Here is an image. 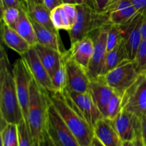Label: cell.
<instances>
[{
  "label": "cell",
  "instance_id": "1",
  "mask_svg": "<svg viewBox=\"0 0 146 146\" xmlns=\"http://www.w3.org/2000/svg\"><path fill=\"white\" fill-rule=\"evenodd\" d=\"M0 115L1 121L18 125L23 119L16 88L13 66L4 46H0Z\"/></svg>",
  "mask_w": 146,
  "mask_h": 146
},
{
  "label": "cell",
  "instance_id": "2",
  "mask_svg": "<svg viewBox=\"0 0 146 146\" xmlns=\"http://www.w3.org/2000/svg\"><path fill=\"white\" fill-rule=\"evenodd\" d=\"M50 101L81 146H91L94 138V127L85 119L64 92L47 93Z\"/></svg>",
  "mask_w": 146,
  "mask_h": 146
},
{
  "label": "cell",
  "instance_id": "3",
  "mask_svg": "<svg viewBox=\"0 0 146 146\" xmlns=\"http://www.w3.org/2000/svg\"><path fill=\"white\" fill-rule=\"evenodd\" d=\"M49 98L44 91L32 78L30 87V100L28 116L26 122L28 124L34 146H40L46 128Z\"/></svg>",
  "mask_w": 146,
  "mask_h": 146
},
{
  "label": "cell",
  "instance_id": "4",
  "mask_svg": "<svg viewBox=\"0 0 146 146\" xmlns=\"http://www.w3.org/2000/svg\"><path fill=\"white\" fill-rule=\"evenodd\" d=\"M76 20L72 29L68 31L71 44L111 24L107 14L96 10L91 4H76Z\"/></svg>",
  "mask_w": 146,
  "mask_h": 146
},
{
  "label": "cell",
  "instance_id": "5",
  "mask_svg": "<svg viewBox=\"0 0 146 146\" xmlns=\"http://www.w3.org/2000/svg\"><path fill=\"white\" fill-rule=\"evenodd\" d=\"M140 75L135 61L128 59L101 77L114 92L123 96Z\"/></svg>",
  "mask_w": 146,
  "mask_h": 146
},
{
  "label": "cell",
  "instance_id": "6",
  "mask_svg": "<svg viewBox=\"0 0 146 146\" xmlns=\"http://www.w3.org/2000/svg\"><path fill=\"white\" fill-rule=\"evenodd\" d=\"M46 130L56 146H81L50 100Z\"/></svg>",
  "mask_w": 146,
  "mask_h": 146
},
{
  "label": "cell",
  "instance_id": "7",
  "mask_svg": "<svg viewBox=\"0 0 146 146\" xmlns=\"http://www.w3.org/2000/svg\"><path fill=\"white\" fill-rule=\"evenodd\" d=\"M122 109L141 118L146 115V76L141 74L123 95Z\"/></svg>",
  "mask_w": 146,
  "mask_h": 146
},
{
  "label": "cell",
  "instance_id": "8",
  "mask_svg": "<svg viewBox=\"0 0 146 146\" xmlns=\"http://www.w3.org/2000/svg\"><path fill=\"white\" fill-rule=\"evenodd\" d=\"M13 71L19 101L24 115V119L27 121L29 106L30 87L33 76L25 60L21 56L14 62Z\"/></svg>",
  "mask_w": 146,
  "mask_h": 146
},
{
  "label": "cell",
  "instance_id": "9",
  "mask_svg": "<svg viewBox=\"0 0 146 146\" xmlns=\"http://www.w3.org/2000/svg\"><path fill=\"white\" fill-rule=\"evenodd\" d=\"M111 24L105 26L90 34L94 42V49L91 62L87 69L90 79L101 76L104 69L107 53V34Z\"/></svg>",
  "mask_w": 146,
  "mask_h": 146
},
{
  "label": "cell",
  "instance_id": "10",
  "mask_svg": "<svg viewBox=\"0 0 146 146\" xmlns=\"http://www.w3.org/2000/svg\"><path fill=\"white\" fill-rule=\"evenodd\" d=\"M67 74V89L78 93L89 91L91 79L86 69L77 64L68 56L67 51L64 53Z\"/></svg>",
  "mask_w": 146,
  "mask_h": 146
},
{
  "label": "cell",
  "instance_id": "11",
  "mask_svg": "<svg viewBox=\"0 0 146 146\" xmlns=\"http://www.w3.org/2000/svg\"><path fill=\"white\" fill-rule=\"evenodd\" d=\"M142 13L138 12L125 24L120 25L122 30L123 40L131 60H134L143 40L141 34Z\"/></svg>",
  "mask_w": 146,
  "mask_h": 146
},
{
  "label": "cell",
  "instance_id": "12",
  "mask_svg": "<svg viewBox=\"0 0 146 146\" xmlns=\"http://www.w3.org/2000/svg\"><path fill=\"white\" fill-rule=\"evenodd\" d=\"M64 92L93 127L98 120L104 117L94 102L89 91L78 93L66 88Z\"/></svg>",
  "mask_w": 146,
  "mask_h": 146
},
{
  "label": "cell",
  "instance_id": "13",
  "mask_svg": "<svg viewBox=\"0 0 146 146\" xmlns=\"http://www.w3.org/2000/svg\"><path fill=\"white\" fill-rule=\"evenodd\" d=\"M21 57L24 58L33 78L40 87L47 93L54 92V89L51 84V76L41 63L34 47L31 46Z\"/></svg>",
  "mask_w": 146,
  "mask_h": 146
},
{
  "label": "cell",
  "instance_id": "14",
  "mask_svg": "<svg viewBox=\"0 0 146 146\" xmlns=\"http://www.w3.org/2000/svg\"><path fill=\"white\" fill-rule=\"evenodd\" d=\"M113 122L123 141H133L141 133V118L129 111L122 109Z\"/></svg>",
  "mask_w": 146,
  "mask_h": 146
},
{
  "label": "cell",
  "instance_id": "15",
  "mask_svg": "<svg viewBox=\"0 0 146 146\" xmlns=\"http://www.w3.org/2000/svg\"><path fill=\"white\" fill-rule=\"evenodd\" d=\"M110 24L122 25L138 13L130 0H110L104 9Z\"/></svg>",
  "mask_w": 146,
  "mask_h": 146
},
{
  "label": "cell",
  "instance_id": "16",
  "mask_svg": "<svg viewBox=\"0 0 146 146\" xmlns=\"http://www.w3.org/2000/svg\"><path fill=\"white\" fill-rule=\"evenodd\" d=\"M94 135L105 146H123V142L113 120L103 117L94 125Z\"/></svg>",
  "mask_w": 146,
  "mask_h": 146
},
{
  "label": "cell",
  "instance_id": "17",
  "mask_svg": "<svg viewBox=\"0 0 146 146\" xmlns=\"http://www.w3.org/2000/svg\"><path fill=\"white\" fill-rule=\"evenodd\" d=\"M94 49V42L90 35L71 44L68 56L85 69H88Z\"/></svg>",
  "mask_w": 146,
  "mask_h": 146
},
{
  "label": "cell",
  "instance_id": "18",
  "mask_svg": "<svg viewBox=\"0 0 146 146\" xmlns=\"http://www.w3.org/2000/svg\"><path fill=\"white\" fill-rule=\"evenodd\" d=\"M89 93L103 116L106 117L107 107L114 93L113 90L106 84L102 77L99 76L91 80Z\"/></svg>",
  "mask_w": 146,
  "mask_h": 146
},
{
  "label": "cell",
  "instance_id": "19",
  "mask_svg": "<svg viewBox=\"0 0 146 146\" xmlns=\"http://www.w3.org/2000/svg\"><path fill=\"white\" fill-rule=\"evenodd\" d=\"M1 39L4 45L22 56L31 48L28 42L14 29L1 22Z\"/></svg>",
  "mask_w": 146,
  "mask_h": 146
},
{
  "label": "cell",
  "instance_id": "20",
  "mask_svg": "<svg viewBox=\"0 0 146 146\" xmlns=\"http://www.w3.org/2000/svg\"><path fill=\"white\" fill-rule=\"evenodd\" d=\"M34 47L36 51L41 63L46 69L48 71L50 76H51L62 62L64 53L54 48L41 45L38 43H37Z\"/></svg>",
  "mask_w": 146,
  "mask_h": 146
},
{
  "label": "cell",
  "instance_id": "21",
  "mask_svg": "<svg viewBox=\"0 0 146 146\" xmlns=\"http://www.w3.org/2000/svg\"><path fill=\"white\" fill-rule=\"evenodd\" d=\"M31 21L35 29L38 44L56 49L62 53H65L66 51L62 45L59 32H56L33 20Z\"/></svg>",
  "mask_w": 146,
  "mask_h": 146
},
{
  "label": "cell",
  "instance_id": "22",
  "mask_svg": "<svg viewBox=\"0 0 146 146\" xmlns=\"http://www.w3.org/2000/svg\"><path fill=\"white\" fill-rule=\"evenodd\" d=\"M13 29L16 30L31 46H34L38 43L32 21L27 13V9H21L20 15Z\"/></svg>",
  "mask_w": 146,
  "mask_h": 146
},
{
  "label": "cell",
  "instance_id": "23",
  "mask_svg": "<svg viewBox=\"0 0 146 146\" xmlns=\"http://www.w3.org/2000/svg\"><path fill=\"white\" fill-rule=\"evenodd\" d=\"M27 11L31 20L52 31L59 32L53 25L51 19V11L44 4H36L28 1Z\"/></svg>",
  "mask_w": 146,
  "mask_h": 146
},
{
  "label": "cell",
  "instance_id": "24",
  "mask_svg": "<svg viewBox=\"0 0 146 146\" xmlns=\"http://www.w3.org/2000/svg\"><path fill=\"white\" fill-rule=\"evenodd\" d=\"M128 59H130L129 56H128L127 49L123 40L116 47L107 53L104 69H103L101 76L108 73L111 70L115 68V67L122 64L123 61Z\"/></svg>",
  "mask_w": 146,
  "mask_h": 146
},
{
  "label": "cell",
  "instance_id": "25",
  "mask_svg": "<svg viewBox=\"0 0 146 146\" xmlns=\"http://www.w3.org/2000/svg\"><path fill=\"white\" fill-rule=\"evenodd\" d=\"M1 146H19L18 125L1 121Z\"/></svg>",
  "mask_w": 146,
  "mask_h": 146
},
{
  "label": "cell",
  "instance_id": "26",
  "mask_svg": "<svg viewBox=\"0 0 146 146\" xmlns=\"http://www.w3.org/2000/svg\"><path fill=\"white\" fill-rule=\"evenodd\" d=\"M51 84L54 87V91L64 92L67 88V74L66 68L65 59H63L59 67L51 76Z\"/></svg>",
  "mask_w": 146,
  "mask_h": 146
},
{
  "label": "cell",
  "instance_id": "27",
  "mask_svg": "<svg viewBox=\"0 0 146 146\" xmlns=\"http://www.w3.org/2000/svg\"><path fill=\"white\" fill-rule=\"evenodd\" d=\"M123 41L122 30L120 26L111 24L107 34V50L108 51L113 49Z\"/></svg>",
  "mask_w": 146,
  "mask_h": 146
},
{
  "label": "cell",
  "instance_id": "28",
  "mask_svg": "<svg viewBox=\"0 0 146 146\" xmlns=\"http://www.w3.org/2000/svg\"><path fill=\"white\" fill-rule=\"evenodd\" d=\"M122 102L123 96L114 92L108 103L105 118L113 120L122 110Z\"/></svg>",
  "mask_w": 146,
  "mask_h": 146
},
{
  "label": "cell",
  "instance_id": "29",
  "mask_svg": "<svg viewBox=\"0 0 146 146\" xmlns=\"http://www.w3.org/2000/svg\"><path fill=\"white\" fill-rule=\"evenodd\" d=\"M19 146H34L28 124L23 119L18 124Z\"/></svg>",
  "mask_w": 146,
  "mask_h": 146
},
{
  "label": "cell",
  "instance_id": "30",
  "mask_svg": "<svg viewBox=\"0 0 146 146\" xmlns=\"http://www.w3.org/2000/svg\"><path fill=\"white\" fill-rule=\"evenodd\" d=\"M21 9L9 7L1 11V22L11 27H14L20 15Z\"/></svg>",
  "mask_w": 146,
  "mask_h": 146
},
{
  "label": "cell",
  "instance_id": "31",
  "mask_svg": "<svg viewBox=\"0 0 146 146\" xmlns=\"http://www.w3.org/2000/svg\"><path fill=\"white\" fill-rule=\"evenodd\" d=\"M139 74L146 71V39H143L134 59Z\"/></svg>",
  "mask_w": 146,
  "mask_h": 146
},
{
  "label": "cell",
  "instance_id": "32",
  "mask_svg": "<svg viewBox=\"0 0 146 146\" xmlns=\"http://www.w3.org/2000/svg\"><path fill=\"white\" fill-rule=\"evenodd\" d=\"M61 6L54 9L52 11H51V21H52L54 27H55L58 31H60V30H64V23H63L62 16H61Z\"/></svg>",
  "mask_w": 146,
  "mask_h": 146
},
{
  "label": "cell",
  "instance_id": "33",
  "mask_svg": "<svg viewBox=\"0 0 146 146\" xmlns=\"http://www.w3.org/2000/svg\"><path fill=\"white\" fill-rule=\"evenodd\" d=\"M63 9L65 11L68 19H69L70 23L71 26L74 25L76 22V20L77 18V7L76 4H63Z\"/></svg>",
  "mask_w": 146,
  "mask_h": 146
},
{
  "label": "cell",
  "instance_id": "34",
  "mask_svg": "<svg viewBox=\"0 0 146 146\" xmlns=\"http://www.w3.org/2000/svg\"><path fill=\"white\" fill-rule=\"evenodd\" d=\"M0 1H1V11L7 8H9V7H16V8L19 9H27L20 0H0Z\"/></svg>",
  "mask_w": 146,
  "mask_h": 146
},
{
  "label": "cell",
  "instance_id": "35",
  "mask_svg": "<svg viewBox=\"0 0 146 146\" xmlns=\"http://www.w3.org/2000/svg\"><path fill=\"white\" fill-rule=\"evenodd\" d=\"M138 12H146V0H130Z\"/></svg>",
  "mask_w": 146,
  "mask_h": 146
},
{
  "label": "cell",
  "instance_id": "36",
  "mask_svg": "<svg viewBox=\"0 0 146 146\" xmlns=\"http://www.w3.org/2000/svg\"><path fill=\"white\" fill-rule=\"evenodd\" d=\"M110 0H91V5L98 11H104Z\"/></svg>",
  "mask_w": 146,
  "mask_h": 146
},
{
  "label": "cell",
  "instance_id": "37",
  "mask_svg": "<svg viewBox=\"0 0 146 146\" xmlns=\"http://www.w3.org/2000/svg\"><path fill=\"white\" fill-rule=\"evenodd\" d=\"M43 4H44L50 11H52L54 9L62 5L63 2L61 0H44Z\"/></svg>",
  "mask_w": 146,
  "mask_h": 146
},
{
  "label": "cell",
  "instance_id": "38",
  "mask_svg": "<svg viewBox=\"0 0 146 146\" xmlns=\"http://www.w3.org/2000/svg\"><path fill=\"white\" fill-rule=\"evenodd\" d=\"M40 146H56L54 145L51 138H50L46 130V131L44 133V135H43L42 140H41V143H40Z\"/></svg>",
  "mask_w": 146,
  "mask_h": 146
},
{
  "label": "cell",
  "instance_id": "39",
  "mask_svg": "<svg viewBox=\"0 0 146 146\" xmlns=\"http://www.w3.org/2000/svg\"><path fill=\"white\" fill-rule=\"evenodd\" d=\"M141 135L143 141L146 146V115H143L141 118Z\"/></svg>",
  "mask_w": 146,
  "mask_h": 146
},
{
  "label": "cell",
  "instance_id": "40",
  "mask_svg": "<svg viewBox=\"0 0 146 146\" xmlns=\"http://www.w3.org/2000/svg\"><path fill=\"white\" fill-rule=\"evenodd\" d=\"M141 34L143 39H146V12L143 14V19L141 23Z\"/></svg>",
  "mask_w": 146,
  "mask_h": 146
},
{
  "label": "cell",
  "instance_id": "41",
  "mask_svg": "<svg viewBox=\"0 0 146 146\" xmlns=\"http://www.w3.org/2000/svg\"><path fill=\"white\" fill-rule=\"evenodd\" d=\"M133 143L134 146H145L143 141L141 133L139 134V135H138L136 137H135V139L133 141Z\"/></svg>",
  "mask_w": 146,
  "mask_h": 146
},
{
  "label": "cell",
  "instance_id": "42",
  "mask_svg": "<svg viewBox=\"0 0 146 146\" xmlns=\"http://www.w3.org/2000/svg\"><path fill=\"white\" fill-rule=\"evenodd\" d=\"M91 146H105L96 137L94 136V139H93L92 143H91Z\"/></svg>",
  "mask_w": 146,
  "mask_h": 146
},
{
  "label": "cell",
  "instance_id": "43",
  "mask_svg": "<svg viewBox=\"0 0 146 146\" xmlns=\"http://www.w3.org/2000/svg\"><path fill=\"white\" fill-rule=\"evenodd\" d=\"M76 4H91V0H76Z\"/></svg>",
  "mask_w": 146,
  "mask_h": 146
},
{
  "label": "cell",
  "instance_id": "44",
  "mask_svg": "<svg viewBox=\"0 0 146 146\" xmlns=\"http://www.w3.org/2000/svg\"><path fill=\"white\" fill-rule=\"evenodd\" d=\"M63 4H76V0H61Z\"/></svg>",
  "mask_w": 146,
  "mask_h": 146
},
{
  "label": "cell",
  "instance_id": "45",
  "mask_svg": "<svg viewBox=\"0 0 146 146\" xmlns=\"http://www.w3.org/2000/svg\"><path fill=\"white\" fill-rule=\"evenodd\" d=\"M123 146H134L133 141H123Z\"/></svg>",
  "mask_w": 146,
  "mask_h": 146
},
{
  "label": "cell",
  "instance_id": "46",
  "mask_svg": "<svg viewBox=\"0 0 146 146\" xmlns=\"http://www.w3.org/2000/svg\"><path fill=\"white\" fill-rule=\"evenodd\" d=\"M28 1L36 3V4H43L44 0H27V2H28Z\"/></svg>",
  "mask_w": 146,
  "mask_h": 146
},
{
  "label": "cell",
  "instance_id": "47",
  "mask_svg": "<svg viewBox=\"0 0 146 146\" xmlns=\"http://www.w3.org/2000/svg\"><path fill=\"white\" fill-rule=\"evenodd\" d=\"M20 1H21V3H22L23 4H24V6L26 7V8H27V0H20Z\"/></svg>",
  "mask_w": 146,
  "mask_h": 146
},
{
  "label": "cell",
  "instance_id": "48",
  "mask_svg": "<svg viewBox=\"0 0 146 146\" xmlns=\"http://www.w3.org/2000/svg\"><path fill=\"white\" fill-rule=\"evenodd\" d=\"M144 74V75H145V76H146V71H145V72H144V73H143V74Z\"/></svg>",
  "mask_w": 146,
  "mask_h": 146
}]
</instances>
